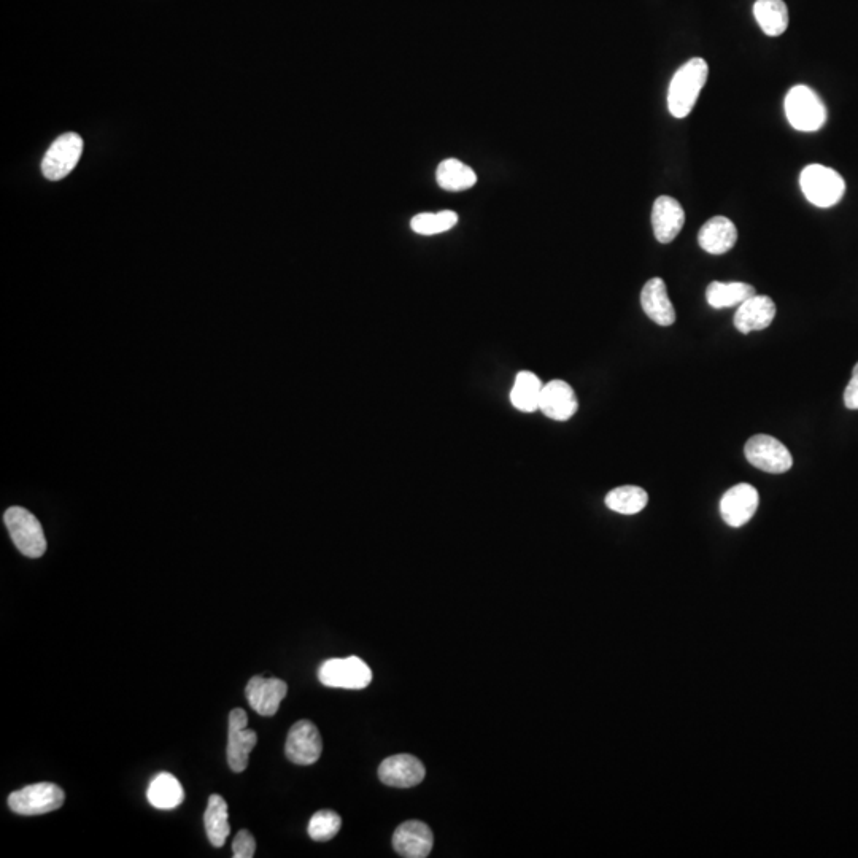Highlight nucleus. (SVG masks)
Wrapping results in <instances>:
<instances>
[{
  "label": "nucleus",
  "mask_w": 858,
  "mask_h": 858,
  "mask_svg": "<svg viewBox=\"0 0 858 858\" xmlns=\"http://www.w3.org/2000/svg\"><path fill=\"white\" fill-rule=\"evenodd\" d=\"M708 62L692 58L677 69L668 91L669 112L674 118H687L695 107L701 89L708 82Z\"/></svg>",
  "instance_id": "f257e3e1"
},
{
  "label": "nucleus",
  "mask_w": 858,
  "mask_h": 858,
  "mask_svg": "<svg viewBox=\"0 0 858 858\" xmlns=\"http://www.w3.org/2000/svg\"><path fill=\"white\" fill-rule=\"evenodd\" d=\"M800 186L806 199L820 209H830L841 202L846 193L844 178L835 169L822 164L804 167Z\"/></svg>",
  "instance_id": "f03ea898"
},
{
  "label": "nucleus",
  "mask_w": 858,
  "mask_h": 858,
  "mask_svg": "<svg viewBox=\"0 0 858 858\" xmlns=\"http://www.w3.org/2000/svg\"><path fill=\"white\" fill-rule=\"evenodd\" d=\"M785 115L793 129L816 132L824 128L827 107L809 86L797 85L785 96Z\"/></svg>",
  "instance_id": "7ed1b4c3"
},
{
  "label": "nucleus",
  "mask_w": 858,
  "mask_h": 858,
  "mask_svg": "<svg viewBox=\"0 0 858 858\" xmlns=\"http://www.w3.org/2000/svg\"><path fill=\"white\" fill-rule=\"evenodd\" d=\"M4 523L13 544L24 557L40 558L47 552L42 525L31 512L23 507H10L4 514Z\"/></svg>",
  "instance_id": "20e7f679"
},
{
  "label": "nucleus",
  "mask_w": 858,
  "mask_h": 858,
  "mask_svg": "<svg viewBox=\"0 0 858 858\" xmlns=\"http://www.w3.org/2000/svg\"><path fill=\"white\" fill-rule=\"evenodd\" d=\"M66 801V793L51 782L28 785L16 790L8 797V806L20 816H40L61 808Z\"/></svg>",
  "instance_id": "39448f33"
},
{
  "label": "nucleus",
  "mask_w": 858,
  "mask_h": 858,
  "mask_svg": "<svg viewBox=\"0 0 858 858\" xmlns=\"http://www.w3.org/2000/svg\"><path fill=\"white\" fill-rule=\"evenodd\" d=\"M321 684L345 690H363L372 681V671L361 658H331L318 669Z\"/></svg>",
  "instance_id": "423d86ee"
},
{
  "label": "nucleus",
  "mask_w": 858,
  "mask_h": 858,
  "mask_svg": "<svg viewBox=\"0 0 858 858\" xmlns=\"http://www.w3.org/2000/svg\"><path fill=\"white\" fill-rule=\"evenodd\" d=\"M83 155V139L75 132H67L56 139L43 156L42 174L50 182L66 178L80 163Z\"/></svg>",
  "instance_id": "0eeeda50"
},
{
  "label": "nucleus",
  "mask_w": 858,
  "mask_h": 858,
  "mask_svg": "<svg viewBox=\"0 0 858 858\" xmlns=\"http://www.w3.org/2000/svg\"><path fill=\"white\" fill-rule=\"evenodd\" d=\"M744 455L754 468L770 474H784L793 466L789 449L782 442L766 434L750 437L744 447Z\"/></svg>",
  "instance_id": "6e6552de"
},
{
  "label": "nucleus",
  "mask_w": 858,
  "mask_h": 858,
  "mask_svg": "<svg viewBox=\"0 0 858 858\" xmlns=\"http://www.w3.org/2000/svg\"><path fill=\"white\" fill-rule=\"evenodd\" d=\"M244 709H232L229 714L228 763L234 773L247 770L253 747L258 743L256 731L250 730Z\"/></svg>",
  "instance_id": "1a4fd4ad"
},
{
  "label": "nucleus",
  "mask_w": 858,
  "mask_h": 858,
  "mask_svg": "<svg viewBox=\"0 0 858 858\" xmlns=\"http://www.w3.org/2000/svg\"><path fill=\"white\" fill-rule=\"evenodd\" d=\"M323 750L320 731L315 723L301 720L291 727L286 738L285 754L296 765H314Z\"/></svg>",
  "instance_id": "9d476101"
},
{
  "label": "nucleus",
  "mask_w": 858,
  "mask_h": 858,
  "mask_svg": "<svg viewBox=\"0 0 858 858\" xmlns=\"http://www.w3.org/2000/svg\"><path fill=\"white\" fill-rule=\"evenodd\" d=\"M758 491L752 485L739 484L723 495L720 514L731 528H741L752 520L758 509Z\"/></svg>",
  "instance_id": "9b49d317"
},
{
  "label": "nucleus",
  "mask_w": 858,
  "mask_h": 858,
  "mask_svg": "<svg viewBox=\"0 0 858 858\" xmlns=\"http://www.w3.org/2000/svg\"><path fill=\"white\" fill-rule=\"evenodd\" d=\"M248 703L264 717H272L279 711L280 703L285 700L288 685L277 677L255 676L247 684Z\"/></svg>",
  "instance_id": "f8f14e48"
},
{
  "label": "nucleus",
  "mask_w": 858,
  "mask_h": 858,
  "mask_svg": "<svg viewBox=\"0 0 858 858\" xmlns=\"http://www.w3.org/2000/svg\"><path fill=\"white\" fill-rule=\"evenodd\" d=\"M425 766L414 755L399 754L383 760L379 768L380 781L390 787L409 789L425 779Z\"/></svg>",
  "instance_id": "ddd939ff"
},
{
  "label": "nucleus",
  "mask_w": 858,
  "mask_h": 858,
  "mask_svg": "<svg viewBox=\"0 0 858 858\" xmlns=\"http://www.w3.org/2000/svg\"><path fill=\"white\" fill-rule=\"evenodd\" d=\"M434 838L428 825L418 820H409L396 828L393 847L401 857L425 858L431 854Z\"/></svg>",
  "instance_id": "4468645a"
},
{
  "label": "nucleus",
  "mask_w": 858,
  "mask_h": 858,
  "mask_svg": "<svg viewBox=\"0 0 858 858\" xmlns=\"http://www.w3.org/2000/svg\"><path fill=\"white\" fill-rule=\"evenodd\" d=\"M577 409H579V402L569 383L563 380L545 383L542 388L541 402H539V410H542L545 417L557 422H566L576 414Z\"/></svg>",
  "instance_id": "2eb2a0df"
},
{
  "label": "nucleus",
  "mask_w": 858,
  "mask_h": 858,
  "mask_svg": "<svg viewBox=\"0 0 858 858\" xmlns=\"http://www.w3.org/2000/svg\"><path fill=\"white\" fill-rule=\"evenodd\" d=\"M685 212L679 201L671 196H660L652 207V228L660 244L673 242L684 228Z\"/></svg>",
  "instance_id": "dca6fc26"
},
{
  "label": "nucleus",
  "mask_w": 858,
  "mask_h": 858,
  "mask_svg": "<svg viewBox=\"0 0 858 858\" xmlns=\"http://www.w3.org/2000/svg\"><path fill=\"white\" fill-rule=\"evenodd\" d=\"M776 317V304L770 296H752L738 306L735 326L739 333L749 334L768 328Z\"/></svg>",
  "instance_id": "f3484780"
},
{
  "label": "nucleus",
  "mask_w": 858,
  "mask_h": 858,
  "mask_svg": "<svg viewBox=\"0 0 858 858\" xmlns=\"http://www.w3.org/2000/svg\"><path fill=\"white\" fill-rule=\"evenodd\" d=\"M641 306L650 320L660 326H671L676 321V310L669 299L665 280L650 279L641 291Z\"/></svg>",
  "instance_id": "a211bd4d"
},
{
  "label": "nucleus",
  "mask_w": 858,
  "mask_h": 858,
  "mask_svg": "<svg viewBox=\"0 0 858 858\" xmlns=\"http://www.w3.org/2000/svg\"><path fill=\"white\" fill-rule=\"evenodd\" d=\"M738 242V229L727 217H714L704 223L698 232V244L704 252L723 255L730 252Z\"/></svg>",
  "instance_id": "6ab92c4d"
},
{
  "label": "nucleus",
  "mask_w": 858,
  "mask_h": 858,
  "mask_svg": "<svg viewBox=\"0 0 858 858\" xmlns=\"http://www.w3.org/2000/svg\"><path fill=\"white\" fill-rule=\"evenodd\" d=\"M436 182L442 190L458 193L471 190L477 183V175L468 164L461 163L460 159L450 158L437 166Z\"/></svg>",
  "instance_id": "aec40b11"
},
{
  "label": "nucleus",
  "mask_w": 858,
  "mask_h": 858,
  "mask_svg": "<svg viewBox=\"0 0 858 858\" xmlns=\"http://www.w3.org/2000/svg\"><path fill=\"white\" fill-rule=\"evenodd\" d=\"M754 16L758 26L770 37H779L789 28V8L784 0H757Z\"/></svg>",
  "instance_id": "412c9836"
},
{
  "label": "nucleus",
  "mask_w": 858,
  "mask_h": 858,
  "mask_svg": "<svg viewBox=\"0 0 858 858\" xmlns=\"http://www.w3.org/2000/svg\"><path fill=\"white\" fill-rule=\"evenodd\" d=\"M542 388L544 385L538 375L530 371L518 372L511 391L512 406L525 414L536 412L539 410Z\"/></svg>",
  "instance_id": "4be33fe9"
},
{
  "label": "nucleus",
  "mask_w": 858,
  "mask_h": 858,
  "mask_svg": "<svg viewBox=\"0 0 858 858\" xmlns=\"http://www.w3.org/2000/svg\"><path fill=\"white\" fill-rule=\"evenodd\" d=\"M755 288L743 282H712L706 290V299L714 309L741 306L744 301L755 296Z\"/></svg>",
  "instance_id": "5701e85b"
},
{
  "label": "nucleus",
  "mask_w": 858,
  "mask_h": 858,
  "mask_svg": "<svg viewBox=\"0 0 858 858\" xmlns=\"http://www.w3.org/2000/svg\"><path fill=\"white\" fill-rule=\"evenodd\" d=\"M151 806L158 809H174L182 804L185 790L177 777L169 773H161L151 781L147 792Z\"/></svg>",
  "instance_id": "b1692460"
},
{
  "label": "nucleus",
  "mask_w": 858,
  "mask_h": 858,
  "mask_svg": "<svg viewBox=\"0 0 858 858\" xmlns=\"http://www.w3.org/2000/svg\"><path fill=\"white\" fill-rule=\"evenodd\" d=\"M205 831L210 843L215 847H223L229 836L228 804L220 795H212L207 803L204 814Z\"/></svg>",
  "instance_id": "393cba45"
},
{
  "label": "nucleus",
  "mask_w": 858,
  "mask_h": 858,
  "mask_svg": "<svg viewBox=\"0 0 858 858\" xmlns=\"http://www.w3.org/2000/svg\"><path fill=\"white\" fill-rule=\"evenodd\" d=\"M649 503V495L646 490L634 485L615 488L606 496V506L617 514L634 515L644 509Z\"/></svg>",
  "instance_id": "a878e982"
},
{
  "label": "nucleus",
  "mask_w": 858,
  "mask_h": 858,
  "mask_svg": "<svg viewBox=\"0 0 858 858\" xmlns=\"http://www.w3.org/2000/svg\"><path fill=\"white\" fill-rule=\"evenodd\" d=\"M458 223V215L452 210L437 213H420L410 221V228L420 236H436L450 231Z\"/></svg>",
  "instance_id": "bb28decb"
},
{
  "label": "nucleus",
  "mask_w": 858,
  "mask_h": 858,
  "mask_svg": "<svg viewBox=\"0 0 858 858\" xmlns=\"http://www.w3.org/2000/svg\"><path fill=\"white\" fill-rule=\"evenodd\" d=\"M342 820L333 811L315 812L309 822V836L314 841H329L341 831Z\"/></svg>",
  "instance_id": "cd10ccee"
},
{
  "label": "nucleus",
  "mask_w": 858,
  "mask_h": 858,
  "mask_svg": "<svg viewBox=\"0 0 858 858\" xmlns=\"http://www.w3.org/2000/svg\"><path fill=\"white\" fill-rule=\"evenodd\" d=\"M256 851V841L248 830H240L232 841L234 858H252Z\"/></svg>",
  "instance_id": "c85d7f7f"
},
{
  "label": "nucleus",
  "mask_w": 858,
  "mask_h": 858,
  "mask_svg": "<svg viewBox=\"0 0 858 858\" xmlns=\"http://www.w3.org/2000/svg\"><path fill=\"white\" fill-rule=\"evenodd\" d=\"M844 404L847 409L858 410V363L855 364L854 372H852L851 382L847 383L844 390Z\"/></svg>",
  "instance_id": "c756f323"
}]
</instances>
